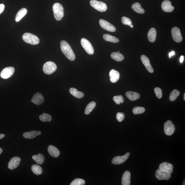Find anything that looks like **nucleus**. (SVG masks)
Here are the masks:
<instances>
[{
    "instance_id": "nucleus-38",
    "label": "nucleus",
    "mask_w": 185,
    "mask_h": 185,
    "mask_svg": "<svg viewBox=\"0 0 185 185\" xmlns=\"http://www.w3.org/2000/svg\"><path fill=\"white\" fill-rule=\"evenodd\" d=\"M154 92L155 93L156 96L157 98L160 99L162 97V91L160 88H156L154 89Z\"/></svg>"
},
{
    "instance_id": "nucleus-40",
    "label": "nucleus",
    "mask_w": 185,
    "mask_h": 185,
    "mask_svg": "<svg viewBox=\"0 0 185 185\" xmlns=\"http://www.w3.org/2000/svg\"><path fill=\"white\" fill-rule=\"evenodd\" d=\"M5 9V5L4 4H0V14H1L3 11H4Z\"/></svg>"
},
{
    "instance_id": "nucleus-43",
    "label": "nucleus",
    "mask_w": 185,
    "mask_h": 185,
    "mask_svg": "<svg viewBox=\"0 0 185 185\" xmlns=\"http://www.w3.org/2000/svg\"><path fill=\"white\" fill-rule=\"evenodd\" d=\"M5 136V135L3 134H0V140H1V139L4 138V137Z\"/></svg>"
},
{
    "instance_id": "nucleus-7",
    "label": "nucleus",
    "mask_w": 185,
    "mask_h": 185,
    "mask_svg": "<svg viewBox=\"0 0 185 185\" xmlns=\"http://www.w3.org/2000/svg\"><path fill=\"white\" fill-rule=\"evenodd\" d=\"M164 130L166 135L170 136L174 133L175 127L172 121L170 120H168L164 124Z\"/></svg>"
},
{
    "instance_id": "nucleus-35",
    "label": "nucleus",
    "mask_w": 185,
    "mask_h": 185,
    "mask_svg": "<svg viewBox=\"0 0 185 185\" xmlns=\"http://www.w3.org/2000/svg\"><path fill=\"white\" fill-rule=\"evenodd\" d=\"M121 21L123 25H128L131 28H133V25H132V22L130 19L125 17H123L121 18Z\"/></svg>"
},
{
    "instance_id": "nucleus-5",
    "label": "nucleus",
    "mask_w": 185,
    "mask_h": 185,
    "mask_svg": "<svg viewBox=\"0 0 185 185\" xmlns=\"http://www.w3.org/2000/svg\"><path fill=\"white\" fill-rule=\"evenodd\" d=\"M57 67L55 63L52 62H48L44 64L43 71L47 74H52L56 70Z\"/></svg>"
},
{
    "instance_id": "nucleus-10",
    "label": "nucleus",
    "mask_w": 185,
    "mask_h": 185,
    "mask_svg": "<svg viewBox=\"0 0 185 185\" xmlns=\"http://www.w3.org/2000/svg\"><path fill=\"white\" fill-rule=\"evenodd\" d=\"M14 68L9 67L5 68L1 73V77L4 79H7L11 77L15 72Z\"/></svg>"
},
{
    "instance_id": "nucleus-25",
    "label": "nucleus",
    "mask_w": 185,
    "mask_h": 185,
    "mask_svg": "<svg viewBox=\"0 0 185 185\" xmlns=\"http://www.w3.org/2000/svg\"><path fill=\"white\" fill-rule=\"evenodd\" d=\"M27 13V10L25 8H23L19 10L16 15L15 21L16 22H19Z\"/></svg>"
},
{
    "instance_id": "nucleus-6",
    "label": "nucleus",
    "mask_w": 185,
    "mask_h": 185,
    "mask_svg": "<svg viewBox=\"0 0 185 185\" xmlns=\"http://www.w3.org/2000/svg\"><path fill=\"white\" fill-rule=\"evenodd\" d=\"M81 44L86 51L89 55H93L94 53V50L92 45L89 40L85 38L81 40Z\"/></svg>"
},
{
    "instance_id": "nucleus-22",
    "label": "nucleus",
    "mask_w": 185,
    "mask_h": 185,
    "mask_svg": "<svg viewBox=\"0 0 185 185\" xmlns=\"http://www.w3.org/2000/svg\"><path fill=\"white\" fill-rule=\"evenodd\" d=\"M157 32L155 29L152 28L149 31L147 34V38L149 41L153 43L155 41L156 38Z\"/></svg>"
},
{
    "instance_id": "nucleus-24",
    "label": "nucleus",
    "mask_w": 185,
    "mask_h": 185,
    "mask_svg": "<svg viewBox=\"0 0 185 185\" xmlns=\"http://www.w3.org/2000/svg\"><path fill=\"white\" fill-rule=\"evenodd\" d=\"M69 92L73 96L79 99L83 98L84 96V93L78 91L76 88H71L69 90Z\"/></svg>"
},
{
    "instance_id": "nucleus-42",
    "label": "nucleus",
    "mask_w": 185,
    "mask_h": 185,
    "mask_svg": "<svg viewBox=\"0 0 185 185\" xmlns=\"http://www.w3.org/2000/svg\"><path fill=\"white\" fill-rule=\"evenodd\" d=\"M175 54V52L174 51H172L169 54V58H171L172 56H174Z\"/></svg>"
},
{
    "instance_id": "nucleus-2",
    "label": "nucleus",
    "mask_w": 185,
    "mask_h": 185,
    "mask_svg": "<svg viewBox=\"0 0 185 185\" xmlns=\"http://www.w3.org/2000/svg\"><path fill=\"white\" fill-rule=\"evenodd\" d=\"M54 17L57 21L62 19L64 15V8L59 3H56L52 7Z\"/></svg>"
},
{
    "instance_id": "nucleus-23",
    "label": "nucleus",
    "mask_w": 185,
    "mask_h": 185,
    "mask_svg": "<svg viewBox=\"0 0 185 185\" xmlns=\"http://www.w3.org/2000/svg\"><path fill=\"white\" fill-rule=\"evenodd\" d=\"M127 97L131 101H134L140 98V94L139 93L132 91H128L126 93Z\"/></svg>"
},
{
    "instance_id": "nucleus-15",
    "label": "nucleus",
    "mask_w": 185,
    "mask_h": 185,
    "mask_svg": "<svg viewBox=\"0 0 185 185\" xmlns=\"http://www.w3.org/2000/svg\"><path fill=\"white\" fill-rule=\"evenodd\" d=\"M161 7L163 11L166 13L172 12L174 9V7L171 5V1L169 0H165L163 1Z\"/></svg>"
},
{
    "instance_id": "nucleus-20",
    "label": "nucleus",
    "mask_w": 185,
    "mask_h": 185,
    "mask_svg": "<svg viewBox=\"0 0 185 185\" xmlns=\"http://www.w3.org/2000/svg\"><path fill=\"white\" fill-rule=\"evenodd\" d=\"M131 174L130 171H126L124 173L122 176L121 183L122 185H130Z\"/></svg>"
},
{
    "instance_id": "nucleus-34",
    "label": "nucleus",
    "mask_w": 185,
    "mask_h": 185,
    "mask_svg": "<svg viewBox=\"0 0 185 185\" xmlns=\"http://www.w3.org/2000/svg\"><path fill=\"white\" fill-rule=\"evenodd\" d=\"M145 108L141 107H135L133 108L132 112L135 115L142 114L145 112Z\"/></svg>"
},
{
    "instance_id": "nucleus-13",
    "label": "nucleus",
    "mask_w": 185,
    "mask_h": 185,
    "mask_svg": "<svg viewBox=\"0 0 185 185\" xmlns=\"http://www.w3.org/2000/svg\"><path fill=\"white\" fill-rule=\"evenodd\" d=\"M21 159L18 157L15 156L12 158L8 164V167L10 169L13 170L16 168L20 164Z\"/></svg>"
},
{
    "instance_id": "nucleus-21",
    "label": "nucleus",
    "mask_w": 185,
    "mask_h": 185,
    "mask_svg": "<svg viewBox=\"0 0 185 185\" xmlns=\"http://www.w3.org/2000/svg\"><path fill=\"white\" fill-rule=\"evenodd\" d=\"M48 151L51 156L58 157L60 155V152L56 147L53 145L49 146L48 148Z\"/></svg>"
},
{
    "instance_id": "nucleus-9",
    "label": "nucleus",
    "mask_w": 185,
    "mask_h": 185,
    "mask_svg": "<svg viewBox=\"0 0 185 185\" xmlns=\"http://www.w3.org/2000/svg\"><path fill=\"white\" fill-rule=\"evenodd\" d=\"M171 34L172 38L176 43H180L182 41L183 38L182 36L180 30L179 28L174 27L171 30Z\"/></svg>"
},
{
    "instance_id": "nucleus-44",
    "label": "nucleus",
    "mask_w": 185,
    "mask_h": 185,
    "mask_svg": "<svg viewBox=\"0 0 185 185\" xmlns=\"http://www.w3.org/2000/svg\"><path fill=\"white\" fill-rule=\"evenodd\" d=\"M3 152V150L2 149L0 148V154H1Z\"/></svg>"
},
{
    "instance_id": "nucleus-46",
    "label": "nucleus",
    "mask_w": 185,
    "mask_h": 185,
    "mask_svg": "<svg viewBox=\"0 0 185 185\" xmlns=\"http://www.w3.org/2000/svg\"><path fill=\"white\" fill-rule=\"evenodd\" d=\"M184 101H185V93H184Z\"/></svg>"
},
{
    "instance_id": "nucleus-41",
    "label": "nucleus",
    "mask_w": 185,
    "mask_h": 185,
    "mask_svg": "<svg viewBox=\"0 0 185 185\" xmlns=\"http://www.w3.org/2000/svg\"><path fill=\"white\" fill-rule=\"evenodd\" d=\"M184 56H181L180 58V62L181 63H182L183 62V61H184Z\"/></svg>"
},
{
    "instance_id": "nucleus-18",
    "label": "nucleus",
    "mask_w": 185,
    "mask_h": 185,
    "mask_svg": "<svg viewBox=\"0 0 185 185\" xmlns=\"http://www.w3.org/2000/svg\"><path fill=\"white\" fill-rule=\"evenodd\" d=\"M109 75L110 81L112 83H116L117 82L119 79V73L114 69H112L110 71Z\"/></svg>"
},
{
    "instance_id": "nucleus-4",
    "label": "nucleus",
    "mask_w": 185,
    "mask_h": 185,
    "mask_svg": "<svg viewBox=\"0 0 185 185\" xmlns=\"http://www.w3.org/2000/svg\"><path fill=\"white\" fill-rule=\"evenodd\" d=\"M91 5L94 9L101 12L106 11L107 7L105 3L96 0H91L90 1Z\"/></svg>"
},
{
    "instance_id": "nucleus-1",
    "label": "nucleus",
    "mask_w": 185,
    "mask_h": 185,
    "mask_svg": "<svg viewBox=\"0 0 185 185\" xmlns=\"http://www.w3.org/2000/svg\"><path fill=\"white\" fill-rule=\"evenodd\" d=\"M61 50L68 59L71 61H74L76 56L70 45L65 40H62L60 42Z\"/></svg>"
},
{
    "instance_id": "nucleus-14",
    "label": "nucleus",
    "mask_w": 185,
    "mask_h": 185,
    "mask_svg": "<svg viewBox=\"0 0 185 185\" xmlns=\"http://www.w3.org/2000/svg\"><path fill=\"white\" fill-rule=\"evenodd\" d=\"M44 97L41 93H37L34 95L31 99L32 102L35 104L40 105L44 103Z\"/></svg>"
},
{
    "instance_id": "nucleus-26",
    "label": "nucleus",
    "mask_w": 185,
    "mask_h": 185,
    "mask_svg": "<svg viewBox=\"0 0 185 185\" xmlns=\"http://www.w3.org/2000/svg\"><path fill=\"white\" fill-rule=\"evenodd\" d=\"M32 158L37 164H41L44 162L45 158L42 154L39 153L38 155H34L32 156Z\"/></svg>"
},
{
    "instance_id": "nucleus-8",
    "label": "nucleus",
    "mask_w": 185,
    "mask_h": 185,
    "mask_svg": "<svg viewBox=\"0 0 185 185\" xmlns=\"http://www.w3.org/2000/svg\"><path fill=\"white\" fill-rule=\"evenodd\" d=\"M155 176L156 178L159 180H168L170 179L171 174L167 171L162 170L159 168L156 171Z\"/></svg>"
},
{
    "instance_id": "nucleus-29",
    "label": "nucleus",
    "mask_w": 185,
    "mask_h": 185,
    "mask_svg": "<svg viewBox=\"0 0 185 185\" xmlns=\"http://www.w3.org/2000/svg\"><path fill=\"white\" fill-rule=\"evenodd\" d=\"M111 57L113 60L117 62H121L124 59V57L123 54L118 52H113L111 54Z\"/></svg>"
},
{
    "instance_id": "nucleus-28",
    "label": "nucleus",
    "mask_w": 185,
    "mask_h": 185,
    "mask_svg": "<svg viewBox=\"0 0 185 185\" xmlns=\"http://www.w3.org/2000/svg\"><path fill=\"white\" fill-rule=\"evenodd\" d=\"M103 38L107 41L117 43L119 42V40L116 37L113 36L108 34H104L103 36Z\"/></svg>"
},
{
    "instance_id": "nucleus-36",
    "label": "nucleus",
    "mask_w": 185,
    "mask_h": 185,
    "mask_svg": "<svg viewBox=\"0 0 185 185\" xmlns=\"http://www.w3.org/2000/svg\"><path fill=\"white\" fill-rule=\"evenodd\" d=\"M113 101L117 105L123 103L124 101V99L122 95L114 96L113 98Z\"/></svg>"
},
{
    "instance_id": "nucleus-12",
    "label": "nucleus",
    "mask_w": 185,
    "mask_h": 185,
    "mask_svg": "<svg viewBox=\"0 0 185 185\" xmlns=\"http://www.w3.org/2000/svg\"><path fill=\"white\" fill-rule=\"evenodd\" d=\"M130 155L129 153H127L125 155L122 156H116L113 158L112 160L113 164H120L123 163L128 158Z\"/></svg>"
},
{
    "instance_id": "nucleus-39",
    "label": "nucleus",
    "mask_w": 185,
    "mask_h": 185,
    "mask_svg": "<svg viewBox=\"0 0 185 185\" xmlns=\"http://www.w3.org/2000/svg\"><path fill=\"white\" fill-rule=\"evenodd\" d=\"M125 115L122 113H118L116 115V119L119 122H121L124 119Z\"/></svg>"
},
{
    "instance_id": "nucleus-45",
    "label": "nucleus",
    "mask_w": 185,
    "mask_h": 185,
    "mask_svg": "<svg viewBox=\"0 0 185 185\" xmlns=\"http://www.w3.org/2000/svg\"><path fill=\"white\" fill-rule=\"evenodd\" d=\"M185 180H184V181H183V185H185Z\"/></svg>"
},
{
    "instance_id": "nucleus-17",
    "label": "nucleus",
    "mask_w": 185,
    "mask_h": 185,
    "mask_svg": "<svg viewBox=\"0 0 185 185\" xmlns=\"http://www.w3.org/2000/svg\"><path fill=\"white\" fill-rule=\"evenodd\" d=\"M159 169L171 174L173 172L174 166L169 163L164 162L159 165Z\"/></svg>"
},
{
    "instance_id": "nucleus-19",
    "label": "nucleus",
    "mask_w": 185,
    "mask_h": 185,
    "mask_svg": "<svg viewBox=\"0 0 185 185\" xmlns=\"http://www.w3.org/2000/svg\"><path fill=\"white\" fill-rule=\"evenodd\" d=\"M41 132L40 131H33L30 132H25L23 134V136L25 138L31 139L35 138L38 135H41Z\"/></svg>"
},
{
    "instance_id": "nucleus-47",
    "label": "nucleus",
    "mask_w": 185,
    "mask_h": 185,
    "mask_svg": "<svg viewBox=\"0 0 185 185\" xmlns=\"http://www.w3.org/2000/svg\"><path fill=\"white\" fill-rule=\"evenodd\" d=\"M120 52V51H119H119H118V52Z\"/></svg>"
},
{
    "instance_id": "nucleus-32",
    "label": "nucleus",
    "mask_w": 185,
    "mask_h": 185,
    "mask_svg": "<svg viewBox=\"0 0 185 185\" xmlns=\"http://www.w3.org/2000/svg\"><path fill=\"white\" fill-rule=\"evenodd\" d=\"M40 119L42 121L50 122L52 120V117L50 115L45 113H44L42 115L39 116Z\"/></svg>"
},
{
    "instance_id": "nucleus-3",
    "label": "nucleus",
    "mask_w": 185,
    "mask_h": 185,
    "mask_svg": "<svg viewBox=\"0 0 185 185\" xmlns=\"http://www.w3.org/2000/svg\"><path fill=\"white\" fill-rule=\"evenodd\" d=\"M23 38L24 41L30 44L35 45L40 43V40L38 37L31 33H26L24 34Z\"/></svg>"
},
{
    "instance_id": "nucleus-27",
    "label": "nucleus",
    "mask_w": 185,
    "mask_h": 185,
    "mask_svg": "<svg viewBox=\"0 0 185 185\" xmlns=\"http://www.w3.org/2000/svg\"><path fill=\"white\" fill-rule=\"evenodd\" d=\"M132 8L136 13L139 14H143L145 13V11L142 7L141 4L138 3H134L132 6Z\"/></svg>"
},
{
    "instance_id": "nucleus-30",
    "label": "nucleus",
    "mask_w": 185,
    "mask_h": 185,
    "mask_svg": "<svg viewBox=\"0 0 185 185\" xmlns=\"http://www.w3.org/2000/svg\"><path fill=\"white\" fill-rule=\"evenodd\" d=\"M32 172L36 175L38 176L41 174L43 173V170L42 168L38 164H34L31 167Z\"/></svg>"
},
{
    "instance_id": "nucleus-16",
    "label": "nucleus",
    "mask_w": 185,
    "mask_h": 185,
    "mask_svg": "<svg viewBox=\"0 0 185 185\" xmlns=\"http://www.w3.org/2000/svg\"><path fill=\"white\" fill-rule=\"evenodd\" d=\"M141 59L142 63L145 66L147 71L151 73H153L154 71V69L151 65L148 58L145 55H142L141 57Z\"/></svg>"
},
{
    "instance_id": "nucleus-11",
    "label": "nucleus",
    "mask_w": 185,
    "mask_h": 185,
    "mask_svg": "<svg viewBox=\"0 0 185 185\" xmlns=\"http://www.w3.org/2000/svg\"><path fill=\"white\" fill-rule=\"evenodd\" d=\"M99 23L101 28L106 30L107 31L110 32L116 31V28L111 24L103 19H100Z\"/></svg>"
},
{
    "instance_id": "nucleus-37",
    "label": "nucleus",
    "mask_w": 185,
    "mask_h": 185,
    "mask_svg": "<svg viewBox=\"0 0 185 185\" xmlns=\"http://www.w3.org/2000/svg\"><path fill=\"white\" fill-rule=\"evenodd\" d=\"M85 184V181L81 179H76L70 183V185H84Z\"/></svg>"
},
{
    "instance_id": "nucleus-31",
    "label": "nucleus",
    "mask_w": 185,
    "mask_h": 185,
    "mask_svg": "<svg viewBox=\"0 0 185 185\" xmlns=\"http://www.w3.org/2000/svg\"><path fill=\"white\" fill-rule=\"evenodd\" d=\"M96 103L94 101H92L88 104L85 110V114L88 115L90 114L95 107Z\"/></svg>"
},
{
    "instance_id": "nucleus-33",
    "label": "nucleus",
    "mask_w": 185,
    "mask_h": 185,
    "mask_svg": "<svg viewBox=\"0 0 185 185\" xmlns=\"http://www.w3.org/2000/svg\"><path fill=\"white\" fill-rule=\"evenodd\" d=\"M180 92L176 90H174L170 94L169 100L171 101H174L179 96Z\"/></svg>"
}]
</instances>
